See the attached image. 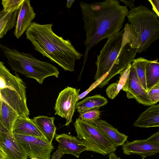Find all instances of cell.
I'll use <instances>...</instances> for the list:
<instances>
[{
  "label": "cell",
  "mask_w": 159,
  "mask_h": 159,
  "mask_svg": "<svg viewBox=\"0 0 159 159\" xmlns=\"http://www.w3.org/2000/svg\"><path fill=\"white\" fill-rule=\"evenodd\" d=\"M86 34L83 67L89 51L102 40L120 32L129 11L117 0L88 3L80 2Z\"/></svg>",
  "instance_id": "obj_1"
},
{
  "label": "cell",
  "mask_w": 159,
  "mask_h": 159,
  "mask_svg": "<svg viewBox=\"0 0 159 159\" xmlns=\"http://www.w3.org/2000/svg\"><path fill=\"white\" fill-rule=\"evenodd\" d=\"M53 24L33 22L25 32L26 38L34 49L57 63L66 71L72 72L76 61L83 55L78 52L71 42L59 36L53 31Z\"/></svg>",
  "instance_id": "obj_2"
},
{
  "label": "cell",
  "mask_w": 159,
  "mask_h": 159,
  "mask_svg": "<svg viewBox=\"0 0 159 159\" xmlns=\"http://www.w3.org/2000/svg\"><path fill=\"white\" fill-rule=\"evenodd\" d=\"M126 17L130 24L124 26L122 45L128 43L137 53L145 52L159 39V17L142 5L130 9Z\"/></svg>",
  "instance_id": "obj_3"
},
{
  "label": "cell",
  "mask_w": 159,
  "mask_h": 159,
  "mask_svg": "<svg viewBox=\"0 0 159 159\" xmlns=\"http://www.w3.org/2000/svg\"><path fill=\"white\" fill-rule=\"evenodd\" d=\"M0 48L7 58L8 64L15 72L35 79L42 84L46 78L58 77V69L52 64L38 60L29 53L21 52L0 44Z\"/></svg>",
  "instance_id": "obj_4"
},
{
  "label": "cell",
  "mask_w": 159,
  "mask_h": 159,
  "mask_svg": "<svg viewBox=\"0 0 159 159\" xmlns=\"http://www.w3.org/2000/svg\"><path fill=\"white\" fill-rule=\"evenodd\" d=\"M26 87L17 75L12 74L0 61V97L19 116L29 117L30 112L26 100Z\"/></svg>",
  "instance_id": "obj_5"
},
{
  "label": "cell",
  "mask_w": 159,
  "mask_h": 159,
  "mask_svg": "<svg viewBox=\"0 0 159 159\" xmlns=\"http://www.w3.org/2000/svg\"><path fill=\"white\" fill-rule=\"evenodd\" d=\"M74 125L77 137L84 142L87 151L106 155L116 150V147L94 124L78 118Z\"/></svg>",
  "instance_id": "obj_6"
},
{
  "label": "cell",
  "mask_w": 159,
  "mask_h": 159,
  "mask_svg": "<svg viewBox=\"0 0 159 159\" xmlns=\"http://www.w3.org/2000/svg\"><path fill=\"white\" fill-rule=\"evenodd\" d=\"M123 33V30L108 38L97 56L95 80L110 71L120 50Z\"/></svg>",
  "instance_id": "obj_7"
},
{
  "label": "cell",
  "mask_w": 159,
  "mask_h": 159,
  "mask_svg": "<svg viewBox=\"0 0 159 159\" xmlns=\"http://www.w3.org/2000/svg\"><path fill=\"white\" fill-rule=\"evenodd\" d=\"M13 135L28 157L30 158L50 159L51 153L54 149L52 143L34 136Z\"/></svg>",
  "instance_id": "obj_8"
},
{
  "label": "cell",
  "mask_w": 159,
  "mask_h": 159,
  "mask_svg": "<svg viewBox=\"0 0 159 159\" xmlns=\"http://www.w3.org/2000/svg\"><path fill=\"white\" fill-rule=\"evenodd\" d=\"M80 91V89L67 86L60 92L57 99L55 114L65 119L66 126L72 121Z\"/></svg>",
  "instance_id": "obj_9"
},
{
  "label": "cell",
  "mask_w": 159,
  "mask_h": 159,
  "mask_svg": "<svg viewBox=\"0 0 159 159\" xmlns=\"http://www.w3.org/2000/svg\"><path fill=\"white\" fill-rule=\"evenodd\" d=\"M122 89L126 92L129 99H134L139 103L145 106L153 104L148 96L147 92L140 82L135 68L132 64L130 65L127 78Z\"/></svg>",
  "instance_id": "obj_10"
},
{
  "label": "cell",
  "mask_w": 159,
  "mask_h": 159,
  "mask_svg": "<svg viewBox=\"0 0 159 159\" xmlns=\"http://www.w3.org/2000/svg\"><path fill=\"white\" fill-rule=\"evenodd\" d=\"M137 53V49L132 48L128 43L121 45L118 55L110 71L98 87L102 88L113 77L117 75H120L135 59Z\"/></svg>",
  "instance_id": "obj_11"
},
{
  "label": "cell",
  "mask_w": 159,
  "mask_h": 159,
  "mask_svg": "<svg viewBox=\"0 0 159 159\" xmlns=\"http://www.w3.org/2000/svg\"><path fill=\"white\" fill-rule=\"evenodd\" d=\"M0 148L7 159H27L23 149L12 133L7 130H0Z\"/></svg>",
  "instance_id": "obj_12"
},
{
  "label": "cell",
  "mask_w": 159,
  "mask_h": 159,
  "mask_svg": "<svg viewBox=\"0 0 159 159\" xmlns=\"http://www.w3.org/2000/svg\"><path fill=\"white\" fill-rule=\"evenodd\" d=\"M122 146L125 155H137L142 159L156 155L159 152V144L151 143L146 139L126 141Z\"/></svg>",
  "instance_id": "obj_13"
},
{
  "label": "cell",
  "mask_w": 159,
  "mask_h": 159,
  "mask_svg": "<svg viewBox=\"0 0 159 159\" xmlns=\"http://www.w3.org/2000/svg\"><path fill=\"white\" fill-rule=\"evenodd\" d=\"M55 137L59 143L58 149L64 154H70L79 158L81 152L87 150L84 142L77 137L65 133L56 134Z\"/></svg>",
  "instance_id": "obj_14"
},
{
  "label": "cell",
  "mask_w": 159,
  "mask_h": 159,
  "mask_svg": "<svg viewBox=\"0 0 159 159\" xmlns=\"http://www.w3.org/2000/svg\"><path fill=\"white\" fill-rule=\"evenodd\" d=\"M36 14L31 6L30 1L24 0L18 11L14 34L19 39L32 24Z\"/></svg>",
  "instance_id": "obj_15"
},
{
  "label": "cell",
  "mask_w": 159,
  "mask_h": 159,
  "mask_svg": "<svg viewBox=\"0 0 159 159\" xmlns=\"http://www.w3.org/2000/svg\"><path fill=\"white\" fill-rule=\"evenodd\" d=\"M12 133L13 134L31 136L47 140L33 119L19 116L15 121Z\"/></svg>",
  "instance_id": "obj_16"
},
{
  "label": "cell",
  "mask_w": 159,
  "mask_h": 159,
  "mask_svg": "<svg viewBox=\"0 0 159 159\" xmlns=\"http://www.w3.org/2000/svg\"><path fill=\"white\" fill-rule=\"evenodd\" d=\"M92 124L96 126L116 147L122 146L127 139V135L119 131L105 120L98 119Z\"/></svg>",
  "instance_id": "obj_17"
},
{
  "label": "cell",
  "mask_w": 159,
  "mask_h": 159,
  "mask_svg": "<svg viewBox=\"0 0 159 159\" xmlns=\"http://www.w3.org/2000/svg\"><path fill=\"white\" fill-rule=\"evenodd\" d=\"M150 106L140 114L134 123V126L144 128L159 126V105Z\"/></svg>",
  "instance_id": "obj_18"
},
{
  "label": "cell",
  "mask_w": 159,
  "mask_h": 159,
  "mask_svg": "<svg viewBox=\"0 0 159 159\" xmlns=\"http://www.w3.org/2000/svg\"><path fill=\"white\" fill-rule=\"evenodd\" d=\"M19 116L16 111L0 97V128H4L12 133L13 124Z\"/></svg>",
  "instance_id": "obj_19"
},
{
  "label": "cell",
  "mask_w": 159,
  "mask_h": 159,
  "mask_svg": "<svg viewBox=\"0 0 159 159\" xmlns=\"http://www.w3.org/2000/svg\"><path fill=\"white\" fill-rule=\"evenodd\" d=\"M32 119L47 140L52 143L56 134V127L54 123L55 118L39 116Z\"/></svg>",
  "instance_id": "obj_20"
},
{
  "label": "cell",
  "mask_w": 159,
  "mask_h": 159,
  "mask_svg": "<svg viewBox=\"0 0 159 159\" xmlns=\"http://www.w3.org/2000/svg\"><path fill=\"white\" fill-rule=\"evenodd\" d=\"M107 102V100L105 98L100 95H96L88 97L81 101L77 102L75 109L80 114L91 110L98 109Z\"/></svg>",
  "instance_id": "obj_21"
},
{
  "label": "cell",
  "mask_w": 159,
  "mask_h": 159,
  "mask_svg": "<svg viewBox=\"0 0 159 159\" xmlns=\"http://www.w3.org/2000/svg\"><path fill=\"white\" fill-rule=\"evenodd\" d=\"M18 11L3 9L0 11V39L15 26Z\"/></svg>",
  "instance_id": "obj_22"
},
{
  "label": "cell",
  "mask_w": 159,
  "mask_h": 159,
  "mask_svg": "<svg viewBox=\"0 0 159 159\" xmlns=\"http://www.w3.org/2000/svg\"><path fill=\"white\" fill-rule=\"evenodd\" d=\"M145 78L147 91L159 83L158 59L148 60L145 66Z\"/></svg>",
  "instance_id": "obj_23"
},
{
  "label": "cell",
  "mask_w": 159,
  "mask_h": 159,
  "mask_svg": "<svg viewBox=\"0 0 159 159\" xmlns=\"http://www.w3.org/2000/svg\"><path fill=\"white\" fill-rule=\"evenodd\" d=\"M130 64L120 74L118 81L116 83L111 84L106 89L107 94L110 99H112L114 98L122 89L127 78Z\"/></svg>",
  "instance_id": "obj_24"
},
{
  "label": "cell",
  "mask_w": 159,
  "mask_h": 159,
  "mask_svg": "<svg viewBox=\"0 0 159 159\" xmlns=\"http://www.w3.org/2000/svg\"><path fill=\"white\" fill-rule=\"evenodd\" d=\"M148 60L144 57H140L134 59L132 64L135 68L138 78L142 87L147 92L145 66Z\"/></svg>",
  "instance_id": "obj_25"
},
{
  "label": "cell",
  "mask_w": 159,
  "mask_h": 159,
  "mask_svg": "<svg viewBox=\"0 0 159 159\" xmlns=\"http://www.w3.org/2000/svg\"><path fill=\"white\" fill-rule=\"evenodd\" d=\"M100 113L98 109H92L80 114L79 118L85 122L92 123L100 118Z\"/></svg>",
  "instance_id": "obj_26"
},
{
  "label": "cell",
  "mask_w": 159,
  "mask_h": 159,
  "mask_svg": "<svg viewBox=\"0 0 159 159\" xmlns=\"http://www.w3.org/2000/svg\"><path fill=\"white\" fill-rule=\"evenodd\" d=\"M24 0H2L3 9L13 11L18 10Z\"/></svg>",
  "instance_id": "obj_27"
},
{
  "label": "cell",
  "mask_w": 159,
  "mask_h": 159,
  "mask_svg": "<svg viewBox=\"0 0 159 159\" xmlns=\"http://www.w3.org/2000/svg\"><path fill=\"white\" fill-rule=\"evenodd\" d=\"M147 94L153 104L157 103L159 101V83L148 91Z\"/></svg>",
  "instance_id": "obj_28"
},
{
  "label": "cell",
  "mask_w": 159,
  "mask_h": 159,
  "mask_svg": "<svg viewBox=\"0 0 159 159\" xmlns=\"http://www.w3.org/2000/svg\"><path fill=\"white\" fill-rule=\"evenodd\" d=\"M108 73L106 74L96 80L94 83L92 84L89 88L88 89L81 94H79L77 99L78 101L84 98L91 91L94 89L97 86H98L100 83L105 78Z\"/></svg>",
  "instance_id": "obj_29"
},
{
  "label": "cell",
  "mask_w": 159,
  "mask_h": 159,
  "mask_svg": "<svg viewBox=\"0 0 159 159\" xmlns=\"http://www.w3.org/2000/svg\"><path fill=\"white\" fill-rule=\"evenodd\" d=\"M146 140L151 143L159 144V131H157L152 134Z\"/></svg>",
  "instance_id": "obj_30"
},
{
  "label": "cell",
  "mask_w": 159,
  "mask_h": 159,
  "mask_svg": "<svg viewBox=\"0 0 159 159\" xmlns=\"http://www.w3.org/2000/svg\"><path fill=\"white\" fill-rule=\"evenodd\" d=\"M152 6L153 11L159 17V0H148Z\"/></svg>",
  "instance_id": "obj_31"
},
{
  "label": "cell",
  "mask_w": 159,
  "mask_h": 159,
  "mask_svg": "<svg viewBox=\"0 0 159 159\" xmlns=\"http://www.w3.org/2000/svg\"><path fill=\"white\" fill-rule=\"evenodd\" d=\"M64 155V154L58 149L52 154L51 159H60Z\"/></svg>",
  "instance_id": "obj_32"
},
{
  "label": "cell",
  "mask_w": 159,
  "mask_h": 159,
  "mask_svg": "<svg viewBox=\"0 0 159 159\" xmlns=\"http://www.w3.org/2000/svg\"><path fill=\"white\" fill-rule=\"evenodd\" d=\"M120 1L123 2L124 3L125 6H129L130 8V9L134 8L135 7L134 5V2L135 1L134 0H119Z\"/></svg>",
  "instance_id": "obj_33"
},
{
  "label": "cell",
  "mask_w": 159,
  "mask_h": 159,
  "mask_svg": "<svg viewBox=\"0 0 159 159\" xmlns=\"http://www.w3.org/2000/svg\"><path fill=\"white\" fill-rule=\"evenodd\" d=\"M109 159H122L120 157H118L114 152L109 154Z\"/></svg>",
  "instance_id": "obj_34"
},
{
  "label": "cell",
  "mask_w": 159,
  "mask_h": 159,
  "mask_svg": "<svg viewBox=\"0 0 159 159\" xmlns=\"http://www.w3.org/2000/svg\"><path fill=\"white\" fill-rule=\"evenodd\" d=\"M75 1V0H67V3L66 5V7L68 9L70 8Z\"/></svg>",
  "instance_id": "obj_35"
},
{
  "label": "cell",
  "mask_w": 159,
  "mask_h": 159,
  "mask_svg": "<svg viewBox=\"0 0 159 159\" xmlns=\"http://www.w3.org/2000/svg\"><path fill=\"white\" fill-rule=\"evenodd\" d=\"M0 159H7L6 156L2 150L0 148Z\"/></svg>",
  "instance_id": "obj_36"
},
{
  "label": "cell",
  "mask_w": 159,
  "mask_h": 159,
  "mask_svg": "<svg viewBox=\"0 0 159 159\" xmlns=\"http://www.w3.org/2000/svg\"><path fill=\"white\" fill-rule=\"evenodd\" d=\"M31 159H39L37 158L36 157H32L31 158Z\"/></svg>",
  "instance_id": "obj_37"
},
{
  "label": "cell",
  "mask_w": 159,
  "mask_h": 159,
  "mask_svg": "<svg viewBox=\"0 0 159 159\" xmlns=\"http://www.w3.org/2000/svg\"></svg>",
  "instance_id": "obj_38"
},
{
  "label": "cell",
  "mask_w": 159,
  "mask_h": 159,
  "mask_svg": "<svg viewBox=\"0 0 159 159\" xmlns=\"http://www.w3.org/2000/svg\"></svg>",
  "instance_id": "obj_39"
}]
</instances>
